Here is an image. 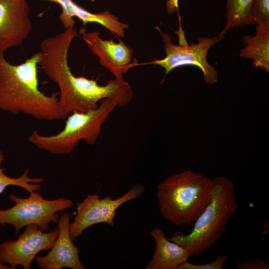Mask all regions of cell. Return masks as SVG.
Instances as JSON below:
<instances>
[{
  "instance_id": "cell-1",
  "label": "cell",
  "mask_w": 269,
  "mask_h": 269,
  "mask_svg": "<svg viewBox=\"0 0 269 269\" xmlns=\"http://www.w3.org/2000/svg\"><path fill=\"white\" fill-rule=\"evenodd\" d=\"M77 35L75 27L65 29L44 39L40 44L38 66L58 85L60 90L58 105L60 119H66L74 112H86L98 107L104 99L123 107L132 100L133 93L124 80L114 79L105 85L93 79L75 76L68 62L70 45Z\"/></svg>"
},
{
  "instance_id": "cell-2",
  "label": "cell",
  "mask_w": 269,
  "mask_h": 269,
  "mask_svg": "<svg viewBox=\"0 0 269 269\" xmlns=\"http://www.w3.org/2000/svg\"><path fill=\"white\" fill-rule=\"evenodd\" d=\"M0 52V110L36 119H60L56 94L48 96L38 88L39 51L23 63L13 65Z\"/></svg>"
},
{
  "instance_id": "cell-3",
  "label": "cell",
  "mask_w": 269,
  "mask_h": 269,
  "mask_svg": "<svg viewBox=\"0 0 269 269\" xmlns=\"http://www.w3.org/2000/svg\"><path fill=\"white\" fill-rule=\"evenodd\" d=\"M212 179L187 170L172 175L157 186L162 216L176 226L194 223L211 201Z\"/></svg>"
},
{
  "instance_id": "cell-4",
  "label": "cell",
  "mask_w": 269,
  "mask_h": 269,
  "mask_svg": "<svg viewBox=\"0 0 269 269\" xmlns=\"http://www.w3.org/2000/svg\"><path fill=\"white\" fill-rule=\"evenodd\" d=\"M212 182L210 202L194 223L190 233L177 232L168 238L185 249L190 257L206 252L218 242L238 208L233 183L223 176L213 178Z\"/></svg>"
},
{
  "instance_id": "cell-5",
  "label": "cell",
  "mask_w": 269,
  "mask_h": 269,
  "mask_svg": "<svg viewBox=\"0 0 269 269\" xmlns=\"http://www.w3.org/2000/svg\"><path fill=\"white\" fill-rule=\"evenodd\" d=\"M117 107L109 99L103 100L96 108L86 112H74L69 115L63 129L59 133L43 135L33 131L28 137L30 143L39 149L54 154H68L79 142L92 145L97 141L103 124Z\"/></svg>"
},
{
  "instance_id": "cell-6",
  "label": "cell",
  "mask_w": 269,
  "mask_h": 269,
  "mask_svg": "<svg viewBox=\"0 0 269 269\" xmlns=\"http://www.w3.org/2000/svg\"><path fill=\"white\" fill-rule=\"evenodd\" d=\"M9 200L15 204L10 208L0 209V225H12L16 235L22 228L31 224L37 225L43 232L48 231L50 223H58L60 216L57 213L73 206L69 199H45L38 191L30 193L26 198L11 194Z\"/></svg>"
},
{
  "instance_id": "cell-7",
  "label": "cell",
  "mask_w": 269,
  "mask_h": 269,
  "mask_svg": "<svg viewBox=\"0 0 269 269\" xmlns=\"http://www.w3.org/2000/svg\"><path fill=\"white\" fill-rule=\"evenodd\" d=\"M155 29L161 36L165 48L166 56L162 59H155L147 63L157 65L163 68L165 75L174 69L184 66H193L198 67L202 71L203 79L207 84L217 83L218 74L216 68L207 61V55L210 48L220 42L224 35L220 33L212 38L199 37L197 43L188 45L184 44H174L169 33H163L158 26Z\"/></svg>"
},
{
  "instance_id": "cell-8",
  "label": "cell",
  "mask_w": 269,
  "mask_h": 269,
  "mask_svg": "<svg viewBox=\"0 0 269 269\" xmlns=\"http://www.w3.org/2000/svg\"><path fill=\"white\" fill-rule=\"evenodd\" d=\"M145 191L139 183L133 185L123 195L113 199L110 196L101 199L97 194H89L77 204V214L70 224L71 239L75 240L89 227L99 223L115 225L116 210L125 203L140 198Z\"/></svg>"
},
{
  "instance_id": "cell-9",
  "label": "cell",
  "mask_w": 269,
  "mask_h": 269,
  "mask_svg": "<svg viewBox=\"0 0 269 269\" xmlns=\"http://www.w3.org/2000/svg\"><path fill=\"white\" fill-rule=\"evenodd\" d=\"M58 233V227L47 232L40 230L36 225H27L17 240H7L0 244V262L9 264L11 269H15L18 265L29 269L39 252L51 249Z\"/></svg>"
},
{
  "instance_id": "cell-10",
  "label": "cell",
  "mask_w": 269,
  "mask_h": 269,
  "mask_svg": "<svg viewBox=\"0 0 269 269\" xmlns=\"http://www.w3.org/2000/svg\"><path fill=\"white\" fill-rule=\"evenodd\" d=\"M27 0H0V52L19 46L32 28Z\"/></svg>"
},
{
  "instance_id": "cell-11",
  "label": "cell",
  "mask_w": 269,
  "mask_h": 269,
  "mask_svg": "<svg viewBox=\"0 0 269 269\" xmlns=\"http://www.w3.org/2000/svg\"><path fill=\"white\" fill-rule=\"evenodd\" d=\"M79 32L91 52L99 57L100 65L115 79H124L123 74L132 66L137 65L132 62L133 50L122 40L118 43L112 39L104 40L100 36L99 32H87L84 27H81Z\"/></svg>"
},
{
  "instance_id": "cell-12",
  "label": "cell",
  "mask_w": 269,
  "mask_h": 269,
  "mask_svg": "<svg viewBox=\"0 0 269 269\" xmlns=\"http://www.w3.org/2000/svg\"><path fill=\"white\" fill-rule=\"evenodd\" d=\"M69 213L64 212L58 222L59 233L53 246L48 254L43 256L36 257L34 260L41 269H85L86 268L80 260L79 248L71 239L69 226Z\"/></svg>"
},
{
  "instance_id": "cell-13",
  "label": "cell",
  "mask_w": 269,
  "mask_h": 269,
  "mask_svg": "<svg viewBox=\"0 0 269 269\" xmlns=\"http://www.w3.org/2000/svg\"><path fill=\"white\" fill-rule=\"evenodd\" d=\"M56 3L61 8L59 19L65 29L75 26L74 17L82 21L85 26L88 23H97L105 27L119 37L125 36L129 28L127 23L121 22L119 17L108 10L92 13L80 6L72 0H39Z\"/></svg>"
},
{
  "instance_id": "cell-14",
  "label": "cell",
  "mask_w": 269,
  "mask_h": 269,
  "mask_svg": "<svg viewBox=\"0 0 269 269\" xmlns=\"http://www.w3.org/2000/svg\"><path fill=\"white\" fill-rule=\"evenodd\" d=\"M156 247L146 269H177L190 257L187 251L166 237L163 230L155 228L150 232Z\"/></svg>"
},
{
  "instance_id": "cell-15",
  "label": "cell",
  "mask_w": 269,
  "mask_h": 269,
  "mask_svg": "<svg viewBox=\"0 0 269 269\" xmlns=\"http://www.w3.org/2000/svg\"><path fill=\"white\" fill-rule=\"evenodd\" d=\"M246 46L239 56L252 60L255 69L260 68L266 72L269 71V28L257 25L254 36L243 37Z\"/></svg>"
},
{
  "instance_id": "cell-16",
  "label": "cell",
  "mask_w": 269,
  "mask_h": 269,
  "mask_svg": "<svg viewBox=\"0 0 269 269\" xmlns=\"http://www.w3.org/2000/svg\"><path fill=\"white\" fill-rule=\"evenodd\" d=\"M226 0V23L220 33L224 35L234 27L255 24L252 11L255 0Z\"/></svg>"
},
{
  "instance_id": "cell-17",
  "label": "cell",
  "mask_w": 269,
  "mask_h": 269,
  "mask_svg": "<svg viewBox=\"0 0 269 269\" xmlns=\"http://www.w3.org/2000/svg\"><path fill=\"white\" fill-rule=\"evenodd\" d=\"M4 155L2 151H0V194L10 185L17 186L27 190L29 193L39 192L44 181L43 178H30L28 177L29 169L24 170L23 173L18 177H11L4 174V168L1 164L4 160Z\"/></svg>"
},
{
  "instance_id": "cell-18",
  "label": "cell",
  "mask_w": 269,
  "mask_h": 269,
  "mask_svg": "<svg viewBox=\"0 0 269 269\" xmlns=\"http://www.w3.org/2000/svg\"><path fill=\"white\" fill-rule=\"evenodd\" d=\"M252 16L255 23L269 28V0H255Z\"/></svg>"
},
{
  "instance_id": "cell-19",
  "label": "cell",
  "mask_w": 269,
  "mask_h": 269,
  "mask_svg": "<svg viewBox=\"0 0 269 269\" xmlns=\"http://www.w3.org/2000/svg\"><path fill=\"white\" fill-rule=\"evenodd\" d=\"M229 259L227 255H219L212 262L196 265L190 263L188 261L179 265L177 269H222L225 263Z\"/></svg>"
},
{
  "instance_id": "cell-20",
  "label": "cell",
  "mask_w": 269,
  "mask_h": 269,
  "mask_svg": "<svg viewBox=\"0 0 269 269\" xmlns=\"http://www.w3.org/2000/svg\"><path fill=\"white\" fill-rule=\"evenodd\" d=\"M236 268L237 269H269V266L264 259L256 258L252 261L238 262L236 264Z\"/></svg>"
},
{
  "instance_id": "cell-21",
  "label": "cell",
  "mask_w": 269,
  "mask_h": 269,
  "mask_svg": "<svg viewBox=\"0 0 269 269\" xmlns=\"http://www.w3.org/2000/svg\"><path fill=\"white\" fill-rule=\"evenodd\" d=\"M179 0H167L166 1V8L167 12L172 14L176 11H178Z\"/></svg>"
},
{
  "instance_id": "cell-22",
  "label": "cell",
  "mask_w": 269,
  "mask_h": 269,
  "mask_svg": "<svg viewBox=\"0 0 269 269\" xmlns=\"http://www.w3.org/2000/svg\"><path fill=\"white\" fill-rule=\"evenodd\" d=\"M0 269H11L9 266L5 265L0 262Z\"/></svg>"
}]
</instances>
